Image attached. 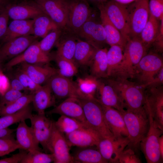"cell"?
Listing matches in <instances>:
<instances>
[{
    "instance_id": "9f6ffc18",
    "label": "cell",
    "mask_w": 163,
    "mask_h": 163,
    "mask_svg": "<svg viewBox=\"0 0 163 163\" xmlns=\"http://www.w3.org/2000/svg\"><path fill=\"white\" fill-rule=\"evenodd\" d=\"M9 3V0H0V11L4 10Z\"/></svg>"
},
{
    "instance_id": "bcb514c9",
    "label": "cell",
    "mask_w": 163,
    "mask_h": 163,
    "mask_svg": "<svg viewBox=\"0 0 163 163\" xmlns=\"http://www.w3.org/2000/svg\"><path fill=\"white\" fill-rule=\"evenodd\" d=\"M17 149H21L12 136L0 138V151L11 153Z\"/></svg>"
},
{
    "instance_id": "db71d44e",
    "label": "cell",
    "mask_w": 163,
    "mask_h": 163,
    "mask_svg": "<svg viewBox=\"0 0 163 163\" xmlns=\"http://www.w3.org/2000/svg\"><path fill=\"white\" fill-rule=\"evenodd\" d=\"M16 129H11L8 128L0 129V138L12 136V133L15 131Z\"/></svg>"
},
{
    "instance_id": "f6af8a7d",
    "label": "cell",
    "mask_w": 163,
    "mask_h": 163,
    "mask_svg": "<svg viewBox=\"0 0 163 163\" xmlns=\"http://www.w3.org/2000/svg\"><path fill=\"white\" fill-rule=\"evenodd\" d=\"M25 94L10 88L2 94L0 98V108L15 101Z\"/></svg>"
},
{
    "instance_id": "7402d4cb",
    "label": "cell",
    "mask_w": 163,
    "mask_h": 163,
    "mask_svg": "<svg viewBox=\"0 0 163 163\" xmlns=\"http://www.w3.org/2000/svg\"><path fill=\"white\" fill-rule=\"evenodd\" d=\"M101 105L105 122L113 136L128 137L127 129L120 112L114 108Z\"/></svg>"
},
{
    "instance_id": "44dd1931",
    "label": "cell",
    "mask_w": 163,
    "mask_h": 163,
    "mask_svg": "<svg viewBox=\"0 0 163 163\" xmlns=\"http://www.w3.org/2000/svg\"><path fill=\"white\" fill-rule=\"evenodd\" d=\"M9 17L13 20L33 19L44 13L34 1L9 3L6 7Z\"/></svg>"
},
{
    "instance_id": "9c48e42d",
    "label": "cell",
    "mask_w": 163,
    "mask_h": 163,
    "mask_svg": "<svg viewBox=\"0 0 163 163\" xmlns=\"http://www.w3.org/2000/svg\"><path fill=\"white\" fill-rule=\"evenodd\" d=\"M66 0L68 19L64 29L77 36L79 30L91 15L93 8L85 0Z\"/></svg>"
},
{
    "instance_id": "91938a15",
    "label": "cell",
    "mask_w": 163,
    "mask_h": 163,
    "mask_svg": "<svg viewBox=\"0 0 163 163\" xmlns=\"http://www.w3.org/2000/svg\"><path fill=\"white\" fill-rule=\"evenodd\" d=\"M94 5L97 6L98 5L105 3L107 1V0H94Z\"/></svg>"
},
{
    "instance_id": "94428289",
    "label": "cell",
    "mask_w": 163,
    "mask_h": 163,
    "mask_svg": "<svg viewBox=\"0 0 163 163\" xmlns=\"http://www.w3.org/2000/svg\"><path fill=\"white\" fill-rule=\"evenodd\" d=\"M90 5H94V0H85Z\"/></svg>"
},
{
    "instance_id": "e0dca14e",
    "label": "cell",
    "mask_w": 163,
    "mask_h": 163,
    "mask_svg": "<svg viewBox=\"0 0 163 163\" xmlns=\"http://www.w3.org/2000/svg\"><path fill=\"white\" fill-rule=\"evenodd\" d=\"M34 35L17 37L0 44V66L23 53L29 46L37 40Z\"/></svg>"
},
{
    "instance_id": "7dc6e473",
    "label": "cell",
    "mask_w": 163,
    "mask_h": 163,
    "mask_svg": "<svg viewBox=\"0 0 163 163\" xmlns=\"http://www.w3.org/2000/svg\"><path fill=\"white\" fill-rule=\"evenodd\" d=\"M149 12L159 20L163 17V0H149Z\"/></svg>"
},
{
    "instance_id": "8fae6325",
    "label": "cell",
    "mask_w": 163,
    "mask_h": 163,
    "mask_svg": "<svg viewBox=\"0 0 163 163\" xmlns=\"http://www.w3.org/2000/svg\"><path fill=\"white\" fill-rule=\"evenodd\" d=\"M102 5L109 19L127 41L130 38L128 29V7L113 0Z\"/></svg>"
},
{
    "instance_id": "484cf974",
    "label": "cell",
    "mask_w": 163,
    "mask_h": 163,
    "mask_svg": "<svg viewBox=\"0 0 163 163\" xmlns=\"http://www.w3.org/2000/svg\"><path fill=\"white\" fill-rule=\"evenodd\" d=\"M97 7L100 11L101 20L105 32L107 43L110 46L118 45L124 48L127 41L110 21L102 4Z\"/></svg>"
},
{
    "instance_id": "cb8c5ba5",
    "label": "cell",
    "mask_w": 163,
    "mask_h": 163,
    "mask_svg": "<svg viewBox=\"0 0 163 163\" xmlns=\"http://www.w3.org/2000/svg\"><path fill=\"white\" fill-rule=\"evenodd\" d=\"M38 64H30L26 63L20 64L19 68L26 73L37 84L46 83L50 78L57 73V69L48 66H42Z\"/></svg>"
},
{
    "instance_id": "5bb4252c",
    "label": "cell",
    "mask_w": 163,
    "mask_h": 163,
    "mask_svg": "<svg viewBox=\"0 0 163 163\" xmlns=\"http://www.w3.org/2000/svg\"><path fill=\"white\" fill-rule=\"evenodd\" d=\"M44 13L62 29L66 26L68 6L66 0H34Z\"/></svg>"
},
{
    "instance_id": "30bf717a",
    "label": "cell",
    "mask_w": 163,
    "mask_h": 163,
    "mask_svg": "<svg viewBox=\"0 0 163 163\" xmlns=\"http://www.w3.org/2000/svg\"><path fill=\"white\" fill-rule=\"evenodd\" d=\"M29 119L31 130L36 141L46 153H52L51 140L54 122L45 114H32Z\"/></svg>"
},
{
    "instance_id": "d6986e66",
    "label": "cell",
    "mask_w": 163,
    "mask_h": 163,
    "mask_svg": "<svg viewBox=\"0 0 163 163\" xmlns=\"http://www.w3.org/2000/svg\"><path fill=\"white\" fill-rule=\"evenodd\" d=\"M65 135L70 147L73 146L82 148L96 146L102 137L98 133L88 126Z\"/></svg>"
},
{
    "instance_id": "681fc988",
    "label": "cell",
    "mask_w": 163,
    "mask_h": 163,
    "mask_svg": "<svg viewBox=\"0 0 163 163\" xmlns=\"http://www.w3.org/2000/svg\"><path fill=\"white\" fill-rule=\"evenodd\" d=\"M163 84V68L159 71L153 79L146 84L141 86L145 89L151 88L158 87Z\"/></svg>"
},
{
    "instance_id": "f907efd6",
    "label": "cell",
    "mask_w": 163,
    "mask_h": 163,
    "mask_svg": "<svg viewBox=\"0 0 163 163\" xmlns=\"http://www.w3.org/2000/svg\"><path fill=\"white\" fill-rule=\"evenodd\" d=\"M160 21V27L158 34L152 45L155 48L154 50L158 53H162L163 49V18Z\"/></svg>"
},
{
    "instance_id": "7bdbcfd3",
    "label": "cell",
    "mask_w": 163,
    "mask_h": 163,
    "mask_svg": "<svg viewBox=\"0 0 163 163\" xmlns=\"http://www.w3.org/2000/svg\"><path fill=\"white\" fill-rule=\"evenodd\" d=\"M14 76L21 82L25 90L30 91V94L35 92L41 86L34 82L26 73L20 68L15 72Z\"/></svg>"
},
{
    "instance_id": "1f68e13d",
    "label": "cell",
    "mask_w": 163,
    "mask_h": 163,
    "mask_svg": "<svg viewBox=\"0 0 163 163\" xmlns=\"http://www.w3.org/2000/svg\"><path fill=\"white\" fill-rule=\"evenodd\" d=\"M160 27V21L149 13L148 21L140 36L141 40L148 49L155 42Z\"/></svg>"
},
{
    "instance_id": "d4e9b609",
    "label": "cell",
    "mask_w": 163,
    "mask_h": 163,
    "mask_svg": "<svg viewBox=\"0 0 163 163\" xmlns=\"http://www.w3.org/2000/svg\"><path fill=\"white\" fill-rule=\"evenodd\" d=\"M78 37L65 29L61 34L56 45L57 50L55 54L62 58L74 62V57Z\"/></svg>"
},
{
    "instance_id": "2e32d148",
    "label": "cell",
    "mask_w": 163,
    "mask_h": 163,
    "mask_svg": "<svg viewBox=\"0 0 163 163\" xmlns=\"http://www.w3.org/2000/svg\"><path fill=\"white\" fill-rule=\"evenodd\" d=\"M51 60L49 55L43 52L40 48L39 41L37 40L29 46L23 53L9 60L5 64V68L10 69L22 63L30 64L48 63Z\"/></svg>"
},
{
    "instance_id": "74e56055",
    "label": "cell",
    "mask_w": 163,
    "mask_h": 163,
    "mask_svg": "<svg viewBox=\"0 0 163 163\" xmlns=\"http://www.w3.org/2000/svg\"><path fill=\"white\" fill-rule=\"evenodd\" d=\"M54 123L58 129L64 135L88 126L76 119L64 115H61Z\"/></svg>"
},
{
    "instance_id": "3957f363",
    "label": "cell",
    "mask_w": 163,
    "mask_h": 163,
    "mask_svg": "<svg viewBox=\"0 0 163 163\" xmlns=\"http://www.w3.org/2000/svg\"><path fill=\"white\" fill-rule=\"evenodd\" d=\"M148 50L139 38H130L124 48L123 59L111 78L131 79L135 67Z\"/></svg>"
},
{
    "instance_id": "4316f807",
    "label": "cell",
    "mask_w": 163,
    "mask_h": 163,
    "mask_svg": "<svg viewBox=\"0 0 163 163\" xmlns=\"http://www.w3.org/2000/svg\"><path fill=\"white\" fill-rule=\"evenodd\" d=\"M34 20H13L8 25L0 44L20 37L34 35Z\"/></svg>"
},
{
    "instance_id": "d590c367",
    "label": "cell",
    "mask_w": 163,
    "mask_h": 163,
    "mask_svg": "<svg viewBox=\"0 0 163 163\" xmlns=\"http://www.w3.org/2000/svg\"><path fill=\"white\" fill-rule=\"evenodd\" d=\"M32 108L30 104L15 113L0 117V129L8 128L10 126L30 119L32 115Z\"/></svg>"
},
{
    "instance_id": "83f0119b",
    "label": "cell",
    "mask_w": 163,
    "mask_h": 163,
    "mask_svg": "<svg viewBox=\"0 0 163 163\" xmlns=\"http://www.w3.org/2000/svg\"><path fill=\"white\" fill-rule=\"evenodd\" d=\"M33 94L32 103L37 114H45V110L55 104V97L47 83Z\"/></svg>"
},
{
    "instance_id": "4dcf8cb0",
    "label": "cell",
    "mask_w": 163,
    "mask_h": 163,
    "mask_svg": "<svg viewBox=\"0 0 163 163\" xmlns=\"http://www.w3.org/2000/svg\"><path fill=\"white\" fill-rule=\"evenodd\" d=\"M97 50L87 42L77 39L74 62L78 66H88Z\"/></svg>"
},
{
    "instance_id": "f35d334b",
    "label": "cell",
    "mask_w": 163,
    "mask_h": 163,
    "mask_svg": "<svg viewBox=\"0 0 163 163\" xmlns=\"http://www.w3.org/2000/svg\"><path fill=\"white\" fill-rule=\"evenodd\" d=\"M33 95V94H25L13 102L0 108V116L15 113L29 105L32 103Z\"/></svg>"
},
{
    "instance_id": "ba28073f",
    "label": "cell",
    "mask_w": 163,
    "mask_h": 163,
    "mask_svg": "<svg viewBox=\"0 0 163 163\" xmlns=\"http://www.w3.org/2000/svg\"><path fill=\"white\" fill-rule=\"evenodd\" d=\"M149 0H137L128 7L129 38H139L149 15Z\"/></svg>"
},
{
    "instance_id": "9a60e30c",
    "label": "cell",
    "mask_w": 163,
    "mask_h": 163,
    "mask_svg": "<svg viewBox=\"0 0 163 163\" xmlns=\"http://www.w3.org/2000/svg\"><path fill=\"white\" fill-rule=\"evenodd\" d=\"M95 98L102 105L114 108L120 112L125 109L120 95L106 78L98 79Z\"/></svg>"
},
{
    "instance_id": "680465c9",
    "label": "cell",
    "mask_w": 163,
    "mask_h": 163,
    "mask_svg": "<svg viewBox=\"0 0 163 163\" xmlns=\"http://www.w3.org/2000/svg\"><path fill=\"white\" fill-rule=\"evenodd\" d=\"M1 66H0V93H1L3 85V75L1 69Z\"/></svg>"
},
{
    "instance_id": "b9f144b4",
    "label": "cell",
    "mask_w": 163,
    "mask_h": 163,
    "mask_svg": "<svg viewBox=\"0 0 163 163\" xmlns=\"http://www.w3.org/2000/svg\"><path fill=\"white\" fill-rule=\"evenodd\" d=\"M54 161L52 153L37 151L33 153L28 152L21 163H50Z\"/></svg>"
},
{
    "instance_id": "d6a6232c",
    "label": "cell",
    "mask_w": 163,
    "mask_h": 163,
    "mask_svg": "<svg viewBox=\"0 0 163 163\" xmlns=\"http://www.w3.org/2000/svg\"><path fill=\"white\" fill-rule=\"evenodd\" d=\"M34 35L43 38L52 31L59 28L51 18L43 13L34 19Z\"/></svg>"
},
{
    "instance_id": "c3c4849f",
    "label": "cell",
    "mask_w": 163,
    "mask_h": 163,
    "mask_svg": "<svg viewBox=\"0 0 163 163\" xmlns=\"http://www.w3.org/2000/svg\"><path fill=\"white\" fill-rule=\"evenodd\" d=\"M9 18L6 7L4 10L0 11V41L6 31Z\"/></svg>"
},
{
    "instance_id": "7a4b0ae2",
    "label": "cell",
    "mask_w": 163,
    "mask_h": 163,
    "mask_svg": "<svg viewBox=\"0 0 163 163\" xmlns=\"http://www.w3.org/2000/svg\"><path fill=\"white\" fill-rule=\"evenodd\" d=\"M120 113L128 133L129 142L127 146L139 152L140 142L146 135L149 126L146 108L144 110L138 111L125 109Z\"/></svg>"
},
{
    "instance_id": "6da1fadb",
    "label": "cell",
    "mask_w": 163,
    "mask_h": 163,
    "mask_svg": "<svg viewBox=\"0 0 163 163\" xmlns=\"http://www.w3.org/2000/svg\"><path fill=\"white\" fill-rule=\"evenodd\" d=\"M120 95L125 109L141 111L145 109V89L136 82L129 79L106 78Z\"/></svg>"
},
{
    "instance_id": "603a6c76",
    "label": "cell",
    "mask_w": 163,
    "mask_h": 163,
    "mask_svg": "<svg viewBox=\"0 0 163 163\" xmlns=\"http://www.w3.org/2000/svg\"><path fill=\"white\" fill-rule=\"evenodd\" d=\"M48 113L49 114H57L75 118L87 125L80 101L75 97L66 98Z\"/></svg>"
},
{
    "instance_id": "ffe728a7",
    "label": "cell",
    "mask_w": 163,
    "mask_h": 163,
    "mask_svg": "<svg viewBox=\"0 0 163 163\" xmlns=\"http://www.w3.org/2000/svg\"><path fill=\"white\" fill-rule=\"evenodd\" d=\"M146 105L154 120L163 130V86L145 89Z\"/></svg>"
},
{
    "instance_id": "6f0895ef",
    "label": "cell",
    "mask_w": 163,
    "mask_h": 163,
    "mask_svg": "<svg viewBox=\"0 0 163 163\" xmlns=\"http://www.w3.org/2000/svg\"><path fill=\"white\" fill-rule=\"evenodd\" d=\"M119 4L123 5H127L132 3L137 0H113Z\"/></svg>"
},
{
    "instance_id": "f546056e",
    "label": "cell",
    "mask_w": 163,
    "mask_h": 163,
    "mask_svg": "<svg viewBox=\"0 0 163 163\" xmlns=\"http://www.w3.org/2000/svg\"><path fill=\"white\" fill-rule=\"evenodd\" d=\"M107 51L106 47L97 50L88 66L90 75L97 79L107 77Z\"/></svg>"
},
{
    "instance_id": "277c9868",
    "label": "cell",
    "mask_w": 163,
    "mask_h": 163,
    "mask_svg": "<svg viewBox=\"0 0 163 163\" xmlns=\"http://www.w3.org/2000/svg\"><path fill=\"white\" fill-rule=\"evenodd\" d=\"M162 68L161 56L154 50L148 51L135 67L131 79L142 86L151 81Z\"/></svg>"
},
{
    "instance_id": "8d00e7d4",
    "label": "cell",
    "mask_w": 163,
    "mask_h": 163,
    "mask_svg": "<svg viewBox=\"0 0 163 163\" xmlns=\"http://www.w3.org/2000/svg\"><path fill=\"white\" fill-rule=\"evenodd\" d=\"M74 163H106L97 149L87 148L81 150L73 156Z\"/></svg>"
},
{
    "instance_id": "52a82bcc",
    "label": "cell",
    "mask_w": 163,
    "mask_h": 163,
    "mask_svg": "<svg viewBox=\"0 0 163 163\" xmlns=\"http://www.w3.org/2000/svg\"><path fill=\"white\" fill-rule=\"evenodd\" d=\"M79 100L87 125L103 137L113 136L106 123L102 106L97 100Z\"/></svg>"
},
{
    "instance_id": "836d02e7",
    "label": "cell",
    "mask_w": 163,
    "mask_h": 163,
    "mask_svg": "<svg viewBox=\"0 0 163 163\" xmlns=\"http://www.w3.org/2000/svg\"><path fill=\"white\" fill-rule=\"evenodd\" d=\"M82 97V99L95 98L98 79L90 75L78 78L75 82Z\"/></svg>"
},
{
    "instance_id": "e575fe53",
    "label": "cell",
    "mask_w": 163,
    "mask_h": 163,
    "mask_svg": "<svg viewBox=\"0 0 163 163\" xmlns=\"http://www.w3.org/2000/svg\"><path fill=\"white\" fill-rule=\"evenodd\" d=\"M124 48L118 45H113L107 52L108 64L107 77L114 76L123 57Z\"/></svg>"
},
{
    "instance_id": "f5cc1de1",
    "label": "cell",
    "mask_w": 163,
    "mask_h": 163,
    "mask_svg": "<svg viewBox=\"0 0 163 163\" xmlns=\"http://www.w3.org/2000/svg\"><path fill=\"white\" fill-rule=\"evenodd\" d=\"M9 88L20 91L25 90L21 82L18 78L15 77L10 81Z\"/></svg>"
},
{
    "instance_id": "f1b7e54d",
    "label": "cell",
    "mask_w": 163,
    "mask_h": 163,
    "mask_svg": "<svg viewBox=\"0 0 163 163\" xmlns=\"http://www.w3.org/2000/svg\"><path fill=\"white\" fill-rule=\"evenodd\" d=\"M19 123L16 129V140L21 149L32 153L41 151L39 146V144L34 139L30 127L27 125L25 121Z\"/></svg>"
},
{
    "instance_id": "8992f818",
    "label": "cell",
    "mask_w": 163,
    "mask_h": 163,
    "mask_svg": "<svg viewBox=\"0 0 163 163\" xmlns=\"http://www.w3.org/2000/svg\"><path fill=\"white\" fill-rule=\"evenodd\" d=\"M97 13L93 9L91 15L81 27L77 36L98 50L104 48L107 43L104 29L100 17L98 18Z\"/></svg>"
},
{
    "instance_id": "11a10c76",
    "label": "cell",
    "mask_w": 163,
    "mask_h": 163,
    "mask_svg": "<svg viewBox=\"0 0 163 163\" xmlns=\"http://www.w3.org/2000/svg\"><path fill=\"white\" fill-rule=\"evenodd\" d=\"M159 147L161 155L163 159V136L162 135L159 137Z\"/></svg>"
},
{
    "instance_id": "60d3db41",
    "label": "cell",
    "mask_w": 163,
    "mask_h": 163,
    "mask_svg": "<svg viewBox=\"0 0 163 163\" xmlns=\"http://www.w3.org/2000/svg\"><path fill=\"white\" fill-rule=\"evenodd\" d=\"M62 29L59 28L54 30L43 38L39 42V45L41 50L45 53L49 55V52L56 45L62 32Z\"/></svg>"
},
{
    "instance_id": "6125c7cd",
    "label": "cell",
    "mask_w": 163,
    "mask_h": 163,
    "mask_svg": "<svg viewBox=\"0 0 163 163\" xmlns=\"http://www.w3.org/2000/svg\"><path fill=\"white\" fill-rule=\"evenodd\" d=\"M9 153L8 152H3L0 151V157L8 155Z\"/></svg>"
},
{
    "instance_id": "ee69618b",
    "label": "cell",
    "mask_w": 163,
    "mask_h": 163,
    "mask_svg": "<svg viewBox=\"0 0 163 163\" xmlns=\"http://www.w3.org/2000/svg\"><path fill=\"white\" fill-rule=\"evenodd\" d=\"M138 153L133 149L127 146L120 155L118 163H141Z\"/></svg>"
},
{
    "instance_id": "ab89813d",
    "label": "cell",
    "mask_w": 163,
    "mask_h": 163,
    "mask_svg": "<svg viewBox=\"0 0 163 163\" xmlns=\"http://www.w3.org/2000/svg\"><path fill=\"white\" fill-rule=\"evenodd\" d=\"M54 59L58 68L57 74L65 77L70 78L78 72V66L72 61L61 58L55 55Z\"/></svg>"
},
{
    "instance_id": "816d5d0a",
    "label": "cell",
    "mask_w": 163,
    "mask_h": 163,
    "mask_svg": "<svg viewBox=\"0 0 163 163\" xmlns=\"http://www.w3.org/2000/svg\"><path fill=\"white\" fill-rule=\"evenodd\" d=\"M20 149L19 152L10 157L0 159V163H21L28 152L25 150Z\"/></svg>"
},
{
    "instance_id": "7c38bea8",
    "label": "cell",
    "mask_w": 163,
    "mask_h": 163,
    "mask_svg": "<svg viewBox=\"0 0 163 163\" xmlns=\"http://www.w3.org/2000/svg\"><path fill=\"white\" fill-rule=\"evenodd\" d=\"M129 142L128 137H102L96 147L108 163H117L120 155Z\"/></svg>"
},
{
    "instance_id": "ac0fdd59",
    "label": "cell",
    "mask_w": 163,
    "mask_h": 163,
    "mask_svg": "<svg viewBox=\"0 0 163 163\" xmlns=\"http://www.w3.org/2000/svg\"><path fill=\"white\" fill-rule=\"evenodd\" d=\"M51 145L55 163H74V159L70 153L71 147L64 134L56 126L54 122L51 140Z\"/></svg>"
},
{
    "instance_id": "5b68a950",
    "label": "cell",
    "mask_w": 163,
    "mask_h": 163,
    "mask_svg": "<svg viewBox=\"0 0 163 163\" xmlns=\"http://www.w3.org/2000/svg\"><path fill=\"white\" fill-rule=\"evenodd\" d=\"M149 122L147 134L140 144V149L144 154L148 163H159L162 161L159 147L160 137L163 130L160 128L154 120L149 109L145 105Z\"/></svg>"
},
{
    "instance_id": "4fadbf2b",
    "label": "cell",
    "mask_w": 163,
    "mask_h": 163,
    "mask_svg": "<svg viewBox=\"0 0 163 163\" xmlns=\"http://www.w3.org/2000/svg\"><path fill=\"white\" fill-rule=\"evenodd\" d=\"M46 83L49 85L55 97L63 99L74 97L79 99H82L76 82L70 78L57 73L52 76Z\"/></svg>"
}]
</instances>
